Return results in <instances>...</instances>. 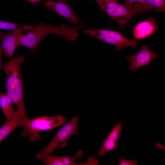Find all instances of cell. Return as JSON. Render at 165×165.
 <instances>
[{"instance_id":"1","label":"cell","mask_w":165,"mask_h":165,"mask_svg":"<svg viewBox=\"0 0 165 165\" xmlns=\"http://www.w3.org/2000/svg\"><path fill=\"white\" fill-rule=\"evenodd\" d=\"M25 60L22 56L14 57L5 62L2 67L6 75V94L17 107L16 111L21 116L24 125L29 119L28 117L24 101L23 93L24 80L22 76L20 66Z\"/></svg>"},{"instance_id":"2","label":"cell","mask_w":165,"mask_h":165,"mask_svg":"<svg viewBox=\"0 0 165 165\" xmlns=\"http://www.w3.org/2000/svg\"><path fill=\"white\" fill-rule=\"evenodd\" d=\"M65 117L61 114L50 116H42L28 120L24 126L21 136H28L31 142L42 140L40 133L52 130L63 125L66 122Z\"/></svg>"},{"instance_id":"3","label":"cell","mask_w":165,"mask_h":165,"mask_svg":"<svg viewBox=\"0 0 165 165\" xmlns=\"http://www.w3.org/2000/svg\"><path fill=\"white\" fill-rule=\"evenodd\" d=\"M79 119L78 116L72 118L58 131L48 145L42 148L41 152L51 154L58 148L66 147L70 137L78 133Z\"/></svg>"},{"instance_id":"4","label":"cell","mask_w":165,"mask_h":165,"mask_svg":"<svg viewBox=\"0 0 165 165\" xmlns=\"http://www.w3.org/2000/svg\"><path fill=\"white\" fill-rule=\"evenodd\" d=\"M82 32L114 45L118 51L125 47L135 48L137 46L136 40H129L122 34L115 31L103 29H87L82 31Z\"/></svg>"},{"instance_id":"5","label":"cell","mask_w":165,"mask_h":165,"mask_svg":"<svg viewBox=\"0 0 165 165\" xmlns=\"http://www.w3.org/2000/svg\"><path fill=\"white\" fill-rule=\"evenodd\" d=\"M100 8L124 29L135 14L125 6L108 0H94Z\"/></svg>"},{"instance_id":"6","label":"cell","mask_w":165,"mask_h":165,"mask_svg":"<svg viewBox=\"0 0 165 165\" xmlns=\"http://www.w3.org/2000/svg\"><path fill=\"white\" fill-rule=\"evenodd\" d=\"M83 156V151L79 150L75 155L71 156H55L41 152L38 153L36 157L47 165H97L99 164V161L91 156L88 157V161L85 163H79L75 162L76 160L81 158Z\"/></svg>"},{"instance_id":"7","label":"cell","mask_w":165,"mask_h":165,"mask_svg":"<svg viewBox=\"0 0 165 165\" xmlns=\"http://www.w3.org/2000/svg\"><path fill=\"white\" fill-rule=\"evenodd\" d=\"M21 27L23 31H42L48 34H53L63 37L69 42L76 40L79 36L78 31L81 28L80 26L70 27L64 24L59 26H54L45 25L42 23L37 26L26 25H21Z\"/></svg>"},{"instance_id":"8","label":"cell","mask_w":165,"mask_h":165,"mask_svg":"<svg viewBox=\"0 0 165 165\" xmlns=\"http://www.w3.org/2000/svg\"><path fill=\"white\" fill-rule=\"evenodd\" d=\"M23 30L20 26L13 30L11 33H4L0 31L1 46L5 56L7 57H12L18 46L21 37Z\"/></svg>"},{"instance_id":"9","label":"cell","mask_w":165,"mask_h":165,"mask_svg":"<svg viewBox=\"0 0 165 165\" xmlns=\"http://www.w3.org/2000/svg\"><path fill=\"white\" fill-rule=\"evenodd\" d=\"M158 55L157 53L151 51L148 45H143L138 53L126 57L130 63L129 68L134 72L141 67L148 66Z\"/></svg>"},{"instance_id":"10","label":"cell","mask_w":165,"mask_h":165,"mask_svg":"<svg viewBox=\"0 0 165 165\" xmlns=\"http://www.w3.org/2000/svg\"><path fill=\"white\" fill-rule=\"evenodd\" d=\"M44 5L74 24H77L78 22H81L78 16L66 0H59L57 2L48 0Z\"/></svg>"},{"instance_id":"11","label":"cell","mask_w":165,"mask_h":165,"mask_svg":"<svg viewBox=\"0 0 165 165\" xmlns=\"http://www.w3.org/2000/svg\"><path fill=\"white\" fill-rule=\"evenodd\" d=\"M122 130V122L119 120L105 139L101 148L97 151V153L99 156H104L107 154L109 152L116 149Z\"/></svg>"},{"instance_id":"12","label":"cell","mask_w":165,"mask_h":165,"mask_svg":"<svg viewBox=\"0 0 165 165\" xmlns=\"http://www.w3.org/2000/svg\"><path fill=\"white\" fill-rule=\"evenodd\" d=\"M46 32L40 30L31 31L23 34L20 40L19 46L26 47L33 53H35L41 41L48 35Z\"/></svg>"},{"instance_id":"13","label":"cell","mask_w":165,"mask_h":165,"mask_svg":"<svg viewBox=\"0 0 165 165\" xmlns=\"http://www.w3.org/2000/svg\"><path fill=\"white\" fill-rule=\"evenodd\" d=\"M158 29V25L152 16L140 22L134 28L133 35L136 39L145 38L154 33Z\"/></svg>"},{"instance_id":"14","label":"cell","mask_w":165,"mask_h":165,"mask_svg":"<svg viewBox=\"0 0 165 165\" xmlns=\"http://www.w3.org/2000/svg\"><path fill=\"white\" fill-rule=\"evenodd\" d=\"M16 111L15 116L10 120H6L0 128V143L17 128L23 126V119L20 114Z\"/></svg>"},{"instance_id":"15","label":"cell","mask_w":165,"mask_h":165,"mask_svg":"<svg viewBox=\"0 0 165 165\" xmlns=\"http://www.w3.org/2000/svg\"><path fill=\"white\" fill-rule=\"evenodd\" d=\"M13 103L6 94L0 90V107L6 120L11 119L16 114V112L13 108Z\"/></svg>"},{"instance_id":"16","label":"cell","mask_w":165,"mask_h":165,"mask_svg":"<svg viewBox=\"0 0 165 165\" xmlns=\"http://www.w3.org/2000/svg\"><path fill=\"white\" fill-rule=\"evenodd\" d=\"M156 10L165 11V0H145L140 13Z\"/></svg>"},{"instance_id":"17","label":"cell","mask_w":165,"mask_h":165,"mask_svg":"<svg viewBox=\"0 0 165 165\" xmlns=\"http://www.w3.org/2000/svg\"><path fill=\"white\" fill-rule=\"evenodd\" d=\"M144 2L143 0H125L124 5L135 15L140 13Z\"/></svg>"},{"instance_id":"18","label":"cell","mask_w":165,"mask_h":165,"mask_svg":"<svg viewBox=\"0 0 165 165\" xmlns=\"http://www.w3.org/2000/svg\"><path fill=\"white\" fill-rule=\"evenodd\" d=\"M20 25L17 24L0 20V29L13 30L18 28Z\"/></svg>"},{"instance_id":"19","label":"cell","mask_w":165,"mask_h":165,"mask_svg":"<svg viewBox=\"0 0 165 165\" xmlns=\"http://www.w3.org/2000/svg\"><path fill=\"white\" fill-rule=\"evenodd\" d=\"M138 160H127L123 158H119V165H137Z\"/></svg>"},{"instance_id":"20","label":"cell","mask_w":165,"mask_h":165,"mask_svg":"<svg viewBox=\"0 0 165 165\" xmlns=\"http://www.w3.org/2000/svg\"><path fill=\"white\" fill-rule=\"evenodd\" d=\"M36 5L38 3L42 2L43 0H26Z\"/></svg>"},{"instance_id":"21","label":"cell","mask_w":165,"mask_h":165,"mask_svg":"<svg viewBox=\"0 0 165 165\" xmlns=\"http://www.w3.org/2000/svg\"><path fill=\"white\" fill-rule=\"evenodd\" d=\"M2 48L1 46H0V69L2 68Z\"/></svg>"},{"instance_id":"22","label":"cell","mask_w":165,"mask_h":165,"mask_svg":"<svg viewBox=\"0 0 165 165\" xmlns=\"http://www.w3.org/2000/svg\"><path fill=\"white\" fill-rule=\"evenodd\" d=\"M108 0L109 1H111V2L118 3V0Z\"/></svg>"},{"instance_id":"23","label":"cell","mask_w":165,"mask_h":165,"mask_svg":"<svg viewBox=\"0 0 165 165\" xmlns=\"http://www.w3.org/2000/svg\"><path fill=\"white\" fill-rule=\"evenodd\" d=\"M143 0V1H144V2L145 0Z\"/></svg>"}]
</instances>
